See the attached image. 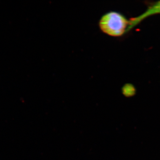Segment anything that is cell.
<instances>
[{"mask_svg": "<svg viewBox=\"0 0 160 160\" xmlns=\"http://www.w3.org/2000/svg\"><path fill=\"white\" fill-rule=\"evenodd\" d=\"M146 4L147 8L142 14L132 18L129 22V25L128 30L131 29L137 26L144 20L152 16L160 14V1L156 2H146Z\"/></svg>", "mask_w": 160, "mask_h": 160, "instance_id": "2", "label": "cell"}, {"mask_svg": "<svg viewBox=\"0 0 160 160\" xmlns=\"http://www.w3.org/2000/svg\"><path fill=\"white\" fill-rule=\"evenodd\" d=\"M129 22L122 14L110 12L104 14L99 22L100 28L108 35L119 37L128 30Z\"/></svg>", "mask_w": 160, "mask_h": 160, "instance_id": "1", "label": "cell"}]
</instances>
